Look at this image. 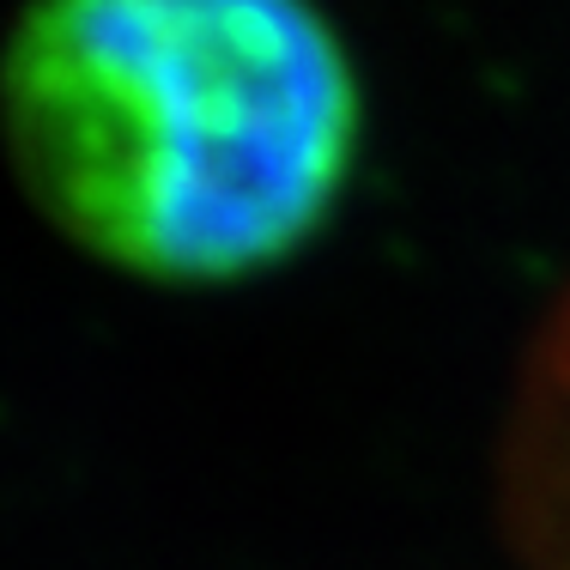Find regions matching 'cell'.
Returning a JSON list of instances; mask_svg holds the SVG:
<instances>
[{"mask_svg": "<svg viewBox=\"0 0 570 570\" xmlns=\"http://www.w3.org/2000/svg\"><path fill=\"white\" fill-rule=\"evenodd\" d=\"M504 510L528 570H570V304L547 322L515 401Z\"/></svg>", "mask_w": 570, "mask_h": 570, "instance_id": "7a4b0ae2", "label": "cell"}, {"mask_svg": "<svg viewBox=\"0 0 570 570\" xmlns=\"http://www.w3.org/2000/svg\"><path fill=\"white\" fill-rule=\"evenodd\" d=\"M19 176L73 243L165 285H225L334 219L364 134L352 56L292 0H73L0 67Z\"/></svg>", "mask_w": 570, "mask_h": 570, "instance_id": "6da1fadb", "label": "cell"}]
</instances>
